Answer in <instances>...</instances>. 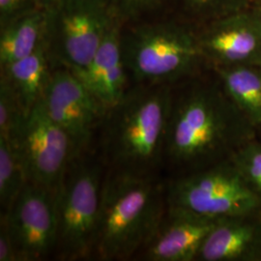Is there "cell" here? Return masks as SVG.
Wrapping results in <instances>:
<instances>
[{"mask_svg":"<svg viewBox=\"0 0 261 261\" xmlns=\"http://www.w3.org/2000/svg\"><path fill=\"white\" fill-rule=\"evenodd\" d=\"M54 69L47 37L31 55L1 67L0 79L8 84L28 115L44 98Z\"/></svg>","mask_w":261,"mask_h":261,"instance_id":"9a60e30c","label":"cell"},{"mask_svg":"<svg viewBox=\"0 0 261 261\" xmlns=\"http://www.w3.org/2000/svg\"><path fill=\"white\" fill-rule=\"evenodd\" d=\"M220 221L168 207L156 232L135 260H197L201 246Z\"/></svg>","mask_w":261,"mask_h":261,"instance_id":"7c38bea8","label":"cell"},{"mask_svg":"<svg viewBox=\"0 0 261 261\" xmlns=\"http://www.w3.org/2000/svg\"><path fill=\"white\" fill-rule=\"evenodd\" d=\"M0 261H17L14 245L5 221L0 219Z\"/></svg>","mask_w":261,"mask_h":261,"instance_id":"cb8c5ba5","label":"cell"},{"mask_svg":"<svg viewBox=\"0 0 261 261\" xmlns=\"http://www.w3.org/2000/svg\"><path fill=\"white\" fill-rule=\"evenodd\" d=\"M108 0H59L49 9L47 43L54 67L88 65L112 24Z\"/></svg>","mask_w":261,"mask_h":261,"instance_id":"52a82bcc","label":"cell"},{"mask_svg":"<svg viewBox=\"0 0 261 261\" xmlns=\"http://www.w3.org/2000/svg\"><path fill=\"white\" fill-rule=\"evenodd\" d=\"M259 10H260V9H259ZM260 11H261V10H260Z\"/></svg>","mask_w":261,"mask_h":261,"instance_id":"83f0119b","label":"cell"},{"mask_svg":"<svg viewBox=\"0 0 261 261\" xmlns=\"http://www.w3.org/2000/svg\"><path fill=\"white\" fill-rule=\"evenodd\" d=\"M197 260H261V212L221 220L201 246Z\"/></svg>","mask_w":261,"mask_h":261,"instance_id":"5bb4252c","label":"cell"},{"mask_svg":"<svg viewBox=\"0 0 261 261\" xmlns=\"http://www.w3.org/2000/svg\"><path fill=\"white\" fill-rule=\"evenodd\" d=\"M122 53L132 85H176L206 63L197 32L170 22L122 30Z\"/></svg>","mask_w":261,"mask_h":261,"instance_id":"277c9868","label":"cell"},{"mask_svg":"<svg viewBox=\"0 0 261 261\" xmlns=\"http://www.w3.org/2000/svg\"><path fill=\"white\" fill-rule=\"evenodd\" d=\"M187 11L207 21L252 7L251 0H184Z\"/></svg>","mask_w":261,"mask_h":261,"instance_id":"44dd1931","label":"cell"},{"mask_svg":"<svg viewBox=\"0 0 261 261\" xmlns=\"http://www.w3.org/2000/svg\"><path fill=\"white\" fill-rule=\"evenodd\" d=\"M106 172L95 148L70 160L56 190V260L92 259Z\"/></svg>","mask_w":261,"mask_h":261,"instance_id":"5b68a950","label":"cell"},{"mask_svg":"<svg viewBox=\"0 0 261 261\" xmlns=\"http://www.w3.org/2000/svg\"><path fill=\"white\" fill-rule=\"evenodd\" d=\"M167 208L166 177L107 169L92 259L135 260L156 232Z\"/></svg>","mask_w":261,"mask_h":261,"instance_id":"3957f363","label":"cell"},{"mask_svg":"<svg viewBox=\"0 0 261 261\" xmlns=\"http://www.w3.org/2000/svg\"><path fill=\"white\" fill-rule=\"evenodd\" d=\"M259 66L261 67V60H260V63H259Z\"/></svg>","mask_w":261,"mask_h":261,"instance_id":"4316f807","label":"cell"},{"mask_svg":"<svg viewBox=\"0 0 261 261\" xmlns=\"http://www.w3.org/2000/svg\"><path fill=\"white\" fill-rule=\"evenodd\" d=\"M28 182L18 147L0 138V207L6 213Z\"/></svg>","mask_w":261,"mask_h":261,"instance_id":"ac0fdd59","label":"cell"},{"mask_svg":"<svg viewBox=\"0 0 261 261\" xmlns=\"http://www.w3.org/2000/svg\"><path fill=\"white\" fill-rule=\"evenodd\" d=\"M36 1L39 6H43L45 8L50 9L59 0H36Z\"/></svg>","mask_w":261,"mask_h":261,"instance_id":"d4e9b609","label":"cell"},{"mask_svg":"<svg viewBox=\"0 0 261 261\" xmlns=\"http://www.w3.org/2000/svg\"><path fill=\"white\" fill-rule=\"evenodd\" d=\"M43 101L49 116L68 135L73 155L95 148L107 111L73 71L55 68Z\"/></svg>","mask_w":261,"mask_h":261,"instance_id":"9c48e42d","label":"cell"},{"mask_svg":"<svg viewBox=\"0 0 261 261\" xmlns=\"http://www.w3.org/2000/svg\"><path fill=\"white\" fill-rule=\"evenodd\" d=\"M253 129L219 80L196 75L173 85L163 172L174 177L229 159L252 140Z\"/></svg>","mask_w":261,"mask_h":261,"instance_id":"6da1fadb","label":"cell"},{"mask_svg":"<svg viewBox=\"0 0 261 261\" xmlns=\"http://www.w3.org/2000/svg\"><path fill=\"white\" fill-rule=\"evenodd\" d=\"M49 9L35 6L0 27V68L31 55L47 37Z\"/></svg>","mask_w":261,"mask_h":261,"instance_id":"2e32d148","label":"cell"},{"mask_svg":"<svg viewBox=\"0 0 261 261\" xmlns=\"http://www.w3.org/2000/svg\"><path fill=\"white\" fill-rule=\"evenodd\" d=\"M8 228L17 261L54 257L56 245V191L28 182L6 213H0Z\"/></svg>","mask_w":261,"mask_h":261,"instance_id":"ba28073f","label":"cell"},{"mask_svg":"<svg viewBox=\"0 0 261 261\" xmlns=\"http://www.w3.org/2000/svg\"><path fill=\"white\" fill-rule=\"evenodd\" d=\"M173 85H132L107 110L95 149L109 170L162 175Z\"/></svg>","mask_w":261,"mask_h":261,"instance_id":"7a4b0ae2","label":"cell"},{"mask_svg":"<svg viewBox=\"0 0 261 261\" xmlns=\"http://www.w3.org/2000/svg\"><path fill=\"white\" fill-rule=\"evenodd\" d=\"M197 32L206 63L211 67L257 64L261 60V11L240 10L207 21Z\"/></svg>","mask_w":261,"mask_h":261,"instance_id":"8fae6325","label":"cell"},{"mask_svg":"<svg viewBox=\"0 0 261 261\" xmlns=\"http://www.w3.org/2000/svg\"><path fill=\"white\" fill-rule=\"evenodd\" d=\"M112 15L120 22L137 19L154 9L163 0H108Z\"/></svg>","mask_w":261,"mask_h":261,"instance_id":"7402d4cb","label":"cell"},{"mask_svg":"<svg viewBox=\"0 0 261 261\" xmlns=\"http://www.w3.org/2000/svg\"><path fill=\"white\" fill-rule=\"evenodd\" d=\"M231 162L252 191L261 197V143L251 140L236 150Z\"/></svg>","mask_w":261,"mask_h":261,"instance_id":"ffe728a7","label":"cell"},{"mask_svg":"<svg viewBox=\"0 0 261 261\" xmlns=\"http://www.w3.org/2000/svg\"><path fill=\"white\" fill-rule=\"evenodd\" d=\"M168 208L214 220L261 212V197L230 159L191 173L166 177Z\"/></svg>","mask_w":261,"mask_h":261,"instance_id":"8992f818","label":"cell"},{"mask_svg":"<svg viewBox=\"0 0 261 261\" xmlns=\"http://www.w3.org/2000/svg\"><path fill=\"white\" fill-rule=\"evenodd\" d=\"M227 97L252 127H261V67L257 64L212 68Z\"/></svg>","mask_w":261,"mask_h":261,"instance_id":"e0dca14e","label":"cell"},{"mask_svg":"<svg viewBox=\"0 0 261 261\" xmlns=\"http://www.w3.org/2000/svg\"><path fill=\"white\" fill-rule=\"evenodd\" d=\"M121 35V22L114 17L88 65L74 72L106 111L120 102L130 87L122 53Z\"/></svg>","mask_w":261,"mask_h":261,"instance_id":"4fadbf2b","label":"cell"},{"mask_svg":"<svg viewBox=\"0 0 261 261\" xmlns=\"http://www.w3.org/2000/svg\"><path fill=\"white\" fill-rule=\"evenodd\" d=\"M252 7L261 10V0H251Z\"/></svg>","mask_w":261,"mask_h":261,"instance_id":"484cf974","label":"cell"},{"mask_svg":"<svg viewBox=\"0 0 261 261\" xmlns=\"http://www.w3.org/2000/svg\"><path fill=\"white\" fill-rule=\"evenodd\" d=\"M28 114L8 84L0 79V138L16 144Z\"/></svg>","mask_w":261,"mask_h":261,"instance_id":"d6986e66","label":"cell"},{"mask_svg":"<svg viewBox=\"0 0 261 261\" xmlns=\"http://www.w3.org/2000/svg\"><path fill=\"white\" fill-rule=\"evenodd\" d=\"M15 145L28 182L56 191L73 156V148L65 130L47 113L43 99L28 113Z\"/></svg>","mask_w":261,"mask_h":261,"instance_id":"30bf717a","label":"cell"},{"mask_svg":"<svg viewBox=\"0 0 261 261\" xmlns=\"http://www.w3.org/2000/svg\"><path fill=\"white\" fill-rule=\"evenodd\" d=\"M37 5L36 0H0V27Z\"/></svg>","mask_w":261,"mask_h":261,"instance_id":"603a6c76","label":"cell"}]
</instances>
